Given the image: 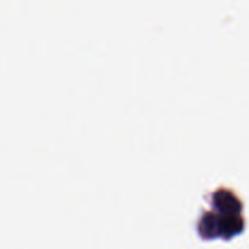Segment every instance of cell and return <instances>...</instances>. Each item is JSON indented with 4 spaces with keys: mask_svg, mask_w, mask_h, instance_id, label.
<instances>
[{
    "mask_svg": "<svg viewBox=\"0 0 249 249\" xmlns=\"http://www.w3.org/2000/svg\"><path fill=\"white\" fill-rule=\"evenodd\" d=\"M214 201H215L216 209L220 211L221 214H224V211L229 209H241V203L235 195L226 189H219L214 194ZM242 218L240 215L235 216H224V220H220V226H219V235L229 236L238 232L242 230Z\"/></svg>",
    "mask_w": 249,
    "mask_h": 249,
    "instance_id": "cell-1",
    "label": "cell"
}]
</instances>
